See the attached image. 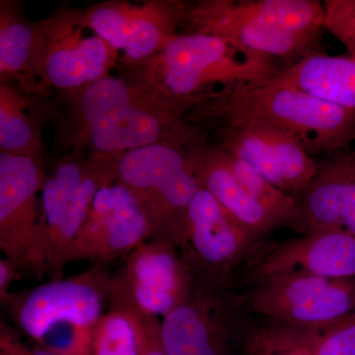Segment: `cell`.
I'll list each match as a JSON object with an SVG mask.
<instances>
[{
    "instance_id": "obj_15",
    "label": "cell",
    "mask_w": 355,
    "mask_h": 355,
    "mask_svg": "<svg viewBox=\"0 0 355 355\" xmlns=\"http://www.w3.org/2000/svg\"><path fill=\"white\" fill-rule=\"evenodd\" d=\"M216 130L218 146L293 197L301 198L319 171L300 142L275 128L234 123L220 125Z\"/></svg>"
},
{
    "instance_id": "obj_25",
    "label": "cell",
    "mask_w": 355,
    "mask_h": 355,
    "mask_svg": "<svg viewBox=\"0 0 355 355\" xmlns=\"http://www.w3.org/2000/svg\"><path fill=\"white\" fill-rule=\"evenodd\" d=\"M93 326L62 324L53 327L37 345L55 355H92Z\"/></svg>"
},
{
    "instance_id": "obj_23",
    "label": "cell",
    "mask_w": 355,
    "mask_h": 355,
    "mask_svg": "<svg viewBox=\"0 0 355 355\" xmlns=\"http://www.w3.org/2000/svg\"><path fill=\"white\" fill-rule=\"evenodd\" d=\"M293 330L313 355H355V315L324 328Z\"/></svg>"
},
{
    "instance_id": "obj_19",
    "label": "cell",
    "mask_w": 355,
    "mask_h": 355,
    "mask_svg": "<svg viewBox=\"0 0 355 355\" xmlns=\"http://www.w3.org/2000/svg\"><path fill=\"white\" fill-rule=\"evenodd\" d=\"M48 30V17L30 21L19 1H0V83L17 81L21 90L35 92L33 72Z\"/></svg>"
},
{
    "instance_id": "obj_4",
    "label": "cell",
    "mask_w": 355,
    "mask_h": 355,
    "mask_svg": "<svg viewBox=\"0 0 355 355\" xmlns=\"http://www.w3.org/2000/svg\"><path fill=\"white\" fill-rule=\"evenodd\" d=\"M183 23L293 64L319 53V42L309 38L323 26L324 10L317 0H200L187 6Z\"/></svg>"
},
{
    "instance_id": "obj_29",
    "label": "cell",
    "mask_w": 355,
    "mask_h": 355,
    "mask_svg": "<svg viewBox=\"0 0 355 355\" xmlns=\"http://www.w3.org/2000/svg\"><path fill=\"white\" fill-rule=\"evenodd\" d=\"M19 268L12 261L4 258L0 260V303L6 307L13 299L14 294L9 292V287L15 279Z\"/></svg>"
},
{
    "instance_id": "obj_12",
    "label": "cell",
    "mask_w": 355,
    "mask_h": 355,
    "mask_svg": "<svg viewBox=\"0 0 355 355\" xmlns=\"http://www.w3.org/2000/svg\"><path fill=\"white\" fill-rule=\"evenodd\" d=\"M260 241L200 187L180 249L198 282L230 288L235 272Z\"/></svg>"
},
{
    "instance_id": "obj_5",
    "label": "cell",
    "mask_w": 355,
    "mask_h": 355,
    "mask_svg": "<svg viewBox=\"0 0 355 355\" xmlns=\"http://www.w3.org/2000/svg\"><path fill=\"white\" fill-rule=\"evenodd\" d=\"M191 147L153 144L123 153L118 161L116 181L137 198L148 224V240L168 242L178 249L183 245L189 209L200 189Z\"/></svg>"
},
{
    "instance_id": "obj_6",
    "label": "cell",
    "mask_w": 355,
    "mask_h": 355,
    "mask_svg": "<svg viewBox=\"0 0 355 355\" xmlns=\"http://www.w3.org/2000/svg\"><path fill=\"white\" fill-rule=\"evenodd\" d=\"M242 307L286 328H324L355 315V279L280 277L247 287Z\"/></svg>"
},
{
    "instance_id": "obj_3",
    "label": "cell",
    "mask_w": 355,
    "mask_h": 355,
    "mask_svg": "<svg viewBox=\"0 0 355 355\" xmlns=\"http://www.w3.org/2000/svg\"><path fill=\"white\" fill-rule=\"evenodd\" d=\"M173 99L198 105L222 91L251 87L277 78L282 67L275 58L202 33L178 34L153 58L128 69Z\"/></svg>"
},
{
    "instance_id": "obj_1",
    "label": "cell",
    "mask_w": 355,
    "mask_h": 355,
    "mask_svg": "<svg viewBox=\"0 0 355 355\" xmlns=\"http://www.w3.org/2000/svg\"><path fill=\"white\" fill-rule=\"evenodd\" d=\"M60 97L64 108L55 140L62 150L120 155L153 144L191 147L202 139L200 128L186 121L195 104L162 94L130 69Z\"/></svg>"
},
{
    "instance_id": "obj_27",
    "label": "cell",
    "mask_w": 355,
    "mask_h": 355,
    "mask_svg": "<svg viewBox=\"0 0 355 355\" xmlns=\"http://www.w3.org/2000/svg\"><path fill=\"white\" fill-rule=\"evenodd\" d=\"M0 355H55L50 350L40 347H28L21 340L17 331L4 323L0 324Z\"/></svg>"
},
{
    "instance_id": "obj_18",
    "label": "cell",
    "mask_w": 355,
    "mask_h": 355,
    "mask_svg": "<svg viewBox=\"0 0 355 355\" xmlns=\"http://www.w3.org/2000/svg\"><path fill=\"white\" fill-rule=\"evenodd\" d=\"M299 202L305 233L340 230L355 235V154L319 167Z\"/></svg>"
},
{
    "instance_id": "obj_20",
    "label": "cell",
    "mask_w": 355,
    "mask_h": 355,
    "mask_svg": "<svg viewBox=\"0 0 355 355\" xmlns=\"http://www.w3.org/2000/svg\"><path fill=\"white\" fill-rule=\"evenodd\" d=\"M303 92L355 111V55L312 53L284 67L277 77Z\"/></svg>"
},
{
    "instance_id": "obj_22",
    "label": "cell",
    "mask_w": 355,
    "mask_h": 355,
    "mask_svg": "<svg viewBox=\"0 0 355 355\" xmlns=\"http://www.w3.org/2000/svg\"><path fill=\"white\" fill-rule=\"evenodd\" d=\"M144 316L111 308L92 328V355H140Z\"/></svg>"
},
{
    "instance_id": "obj_16",
    "label": "cell",
    "mask_w": 355,
    "mask_h": 355,
    "mask_svg": "<svg viewBox=\"0 0 355 355\" xmlns=\"http://www.w3.org/2000/svg\"><path fill=\"white\" fill-rule=\"evenodd\" d=\"M149 239L148 224L137 198L120 182L103 187L79 230L71 252L72 261L104 265L125 258Z\"/></svg>"
},
{
    "instance_id": "obj_7",
    "label": "cell",
    "mask_w": 355,
    "mask_h": 355,
    "mask_svg": "<svg viewBox=\"0 0 355 355\" xmlns=\"http://www.w3.org/2000/svg\"><path fill=\"white\" fill-rule=\"evenodd\" d=\"M197 284L180 249L159 240H147L125 258L111 275V308L144 317H165L186 302Z\"/></svg>"
},
{
    "instance_id": "obj_24",
    "label": "cell",
    "mask_w": 355,
    "mask_h": 355,
    "mask_svg": "<svg viewBox=\"0 0 355 355\" xmlns=\"http://www.w3.org/2000/svg\"><path fill=\"white\" fill-rule=\"evenodd\" d=\"M247 355H313L293 329L270 324L247 334Z\"/></svg>"
},
{
    "instance_id": "obj_14",
    "label": "cell",
    "mask_w": 355,
    "mask_h": 355,
    "mask_svg": "<svg viewBox=\"0 0 355 355\" xmlns=\"http://www.w3.org/2000/svg\"><path fill=\"white\" fill-rule=\"evenodd\" d=\"M235 291L197 282L190 298L163 317L167 355H226L242 310Z\"/></svg>"
},
{
    "instance_id": "obj_9",
    "label": "cell",
    "mask_w": 355,
    "mask_h": 355,
    "mask_svg": "<svg viewBox=\"0 0 355 355\" xmlns=\"http://www.w3.org/2000/svg\"><path fill=\"white\" fill-rule=\"evenodd\" d=\"M44 157L0 153V249L19 270L46 273L38 195Z\"/></svg>"
},
{
    "instance_id": "obj_2",
    "label": "cell",
    "mask_w": 355,
    "mask_h": 355,
    "mask_svg": "<svg viewBox=\"0 0 355 355\" xmlns=\"http://www.w3.org/2000/svg\"><path fill=\"white\" fill-rule=\"evenodd\" d=\"M186 121L198 128L200 123L266 125L291 135L311 155L345 148L355 140V111L277 78L210 95L190 110Z\"/></svg>"
},
{
    "instance_id": "obj_11",
    "label": "cell",
    "mask_w": 355,
    "mask_h": 355,
    "mask_svg": "<svg viewBox=\"0 0 355 355\" xmlns=\"http://www.w3.org/2000/svg\"><path fill=\"white\" fill-rule=\"evenodd\" d=\"M79 9L84 28L123 51L121 64L132 69L144 64L178 35L187 4L174 0H148L133 4L125 0H106Z\"/></svg>"
},
{
    "instance_id": "obj_10",
    "label": "cell",
    "mask_w": 355,
    "mask_h": 355,
    "mask_svg": "<svg viewBox=\"0 0 355 355\" xmlns=\"http://www.w3.org/2000/svg\"><path fill=\"white\" fill-rule=\"evenodd\" d=\"M49 30L33 72L35 93L72 94L105 77L120 62L119 53L93 34H84L79 9L60 6L49 16Z\"/></svg>"
},
{
    "instance_id": "obj_8",
    "label": "cell",
    "mask_w": 355,
    "mask_h": 355,
    "mask_svg": "<svg viewBox=\"0 0 355 355\" xmlns=\"http://www.w3.org/2000/svg\"><path fill=\"white\" fill-rule=\"evenodd\" d=\"M296 275L355 279V235L323 230L286 241L261 240L235 272L230 288L245 289Z\"/></svg>"
},
{
    "instance_id": "obj_21",
    "label": "cell",
    "mask_w": 355,
    "mask_h": 355,
    "mask_svg": "<svg viewBox=\"0 0 355 355\" xmlns=\"http://www.w3.org/2000/svg\"><path fill=\"white\" fill-rule=\"evenodd\" d=\"M28 94L0 83V153L44 157L41 111Z\"/></svg>"
},
{
    "instance_id": "obj_13",
    "label": "cell",
    "mask_w": 355,
    "mask_h": 355,
    "mask_svg": "<svg viewBox=\"0 0 355 355\" xmlns=\"http://www.w3.org/2000/svg\"><path fill=\"white\" fill-rule=\"evenodd\" d=\"M110 282L106 266L94 265L73 277L14 295L6 307L18 329L37 343L58 324L94 326L108 301Z\"/></svg>"
},
{
    "instance_id": "obj_17",
    "label": "cell",
    "mask_w": 355,
    "mask_h": 355,
    "mask_svg": "<svg viewBox=\"0 0 355 355\" xmlns=\"http://www.w3.org/2000/svg\"><path fill=\"white\" fill-rule=\"evenodd\" d=\"M191 156L198 186L209 191L252 234L263 240L272 231L282 228L236 178L223 147L209 146L202 139L191 147Z\"/></svg>"
},
{
    "instance_id": "obj_28",
    "label": "cell",
    "mask_w": 355,
    "mask_h": 355,
    "mask_svg": "<svg viewBox=\"0 0 355 355\" xmlns=\"http://www.w3.org/2000/svg\"><path fill=\"white\" fill-rule=\"evenodd\" d=\"M140 355H167L161 342V322L158 318L144 317Z\"/></svg>"
},
{
    "instance_id": "obj_26",
    "label": "cell",
    "mask_w": 355,
    "mask_h": 355,
    "mask_svg": "<svg viewBox=\"0 0 355 355\" xmlns=\"http://www.w3.org/2000/svg\"><path fill=\"white\" fill-rule=\"evenodd\" d=\"M326 29L355 55V0H326Z\"/></svg>"
}]
</instances>
